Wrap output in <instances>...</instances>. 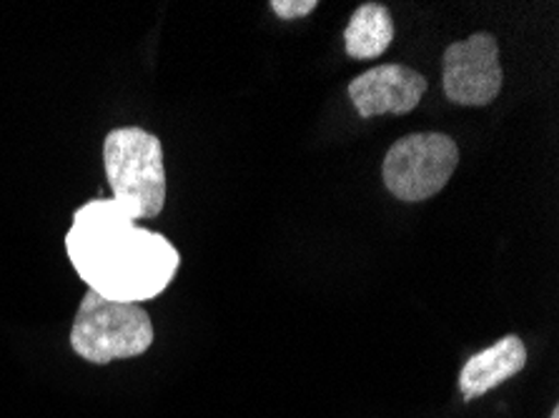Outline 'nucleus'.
<instances>
[{
	"label": "nucleus",
	"mask_w": 559,
	"mask_h": 418,
	"mask_svg": "<svg viewBox=\"0 0 559 418\" xmlns=\"http://www.w3.org/2000/svg\"><path fill=\"white\" fill-rule=\"evenodd\" d=\"M63 243L83 284L108 301H154L181 266L179 249L158 230L141 228L114 199L75 208Z\"/></svg>",
	"instance_id": "f257e3e1"
},
{
	"label": "nucleus",
	"mask_w": 559,
	"mask_h": 418,
	"mask_svg": "<svg viewBox=\"0 0 559 418\" xmlns=\"http://www.w3.org/2000/svg\"><path fill=\"white\" fill-rule=\"evenodd\" d=\"M104 166L111 199L133 220L156 218L166 206L164 143L143 128H114L104 141Z\"/></svg>",
	"instance_id": "f03ea898"
},
{
	"label": "nucleus",
	"mask_w": 559,
	"mask_h": 418,
	"mask_svg": "<svg viewBox=\"0 0 559 418\" xmlns=\"http://www.w3.org/2000/svg\"><path fill=\"white\" fill-rule=\"evenodd\" d=\"M151 344L154 323L141 303L108 301L88 288L71 329V348L83 361L106 366L146 354Z\"/></svg>",
	"instance_id": "7ed1b4c3"
},
{
	"label": "nucleus",
	"mask_w": 559,
	"mask_h": 418,
	"mask_svg": "<svg viewBox=\"0 0 559 418\" xmlns=\"http://www.w3.org/2000/svg\"><path fill=\"white\" fill-rule=\"evenodd\" d=\"M460 166V148L447 133H409L386 151L381 178L394 199L421 203L437 195Z\"/></svg>",
	"instance_id": "20e7f679"
},
{
	"label": "nucleus",
	"mask_w": 559,
	"mask_h": 418,
	"mask_svg": "<svg viewBox=\"0 0 559 418\" xmlns=\"http://www.w3.org/2000/svg\"><path fill=\"white\" fill-rule=\"evenodd\" d=\"M504 71L499 63V43L492 33H474L444 50L442 85L447 100L456 106L481 108L499 96Z\"/></svg>",
	"instance_id": "39448f33"
},
{
	"label": "nucleus",
	"mask_w": 559,
	"mask_h": 418,
	"mask_svg": "<svg viewBox=\"0 0 559 418\" xmlns=\"http://www.w3.org/2000/svg\"><path fill=\"white\" fill-rule=\"evenodd\" d=\"M427 79L414 68L386 63L369 68L349 83V98L361 118L404 116L419 106L427 93Z\"/></svg>",
	"instance_id": "423d86ee"
},
{
	"label": "nucleus",
	"mask_w": 559,
	"mask_h": 418,
	"mask_svg": "<svg viewBox=\"0 0 559 418\" xmlns=\"http://www.w3.org/2000/svg\"><path fill=\"white\" fill-rule=\"evenodd\" d=\"M527 366V346L520 336H504L495 346L481 348L479 354L464 361L460 373V389L464 401H474L489 394L504 381L516 377Z\"/></svg>",
	"instance_id": "0eeeda50"
},
{
	"label": "nucleus",
	"mask_w": 559,
	"mask_h": 418,
	"mask_svg": "<svg viewBox=\"0 0 559 418\" xmlns=\"http://www.w3.org/2000/svg\"><path fill=\"white\" fill-rule=\"evenodd\" d=\"M394 40V21L386 5L361 3L344 28V50L357 61L384 56Z\"/></svg>",
	"instance_id": "6e6552de"
},
{
	"label": "nucleus",
	"mask_w": 559,
	"mask_h": 418,
	"mask_svg": "<svg viewBox=\"0 0 559 418\" xmlns=\"http://www.w3.org/2000/svg\"><path fill=\"white\" fill-rule=\"evenodd\" d=\"M269 8L278 15V19L296 21V19H304V15L317 11L319 3L317 0H271Z\"/></svg>",
	"instance_id": "1a4fd4ad"
},
{
	"label": "nucleus",
	"mask_w": 559,
	"mask_h": 418,
	"mask_svg": "<svg viewBox=\"0 0 559 418\" xmlns=\"http://www.w3.org/2000/svg\"><path fill=\"white\" fill-rule=\"evenodd\" d=\"M549 418H559V406L552 408V414H549Z\"/></svg>",
	"instance_id": "9d476101"
}]
</instances>
